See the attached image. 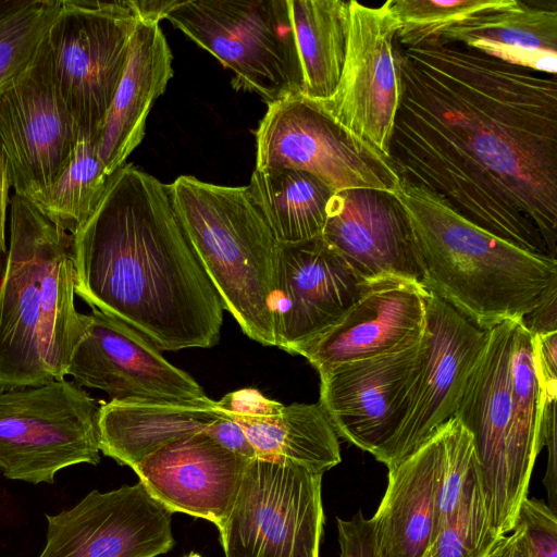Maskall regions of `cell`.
Returning a JSON list of instances; mask_svg holds the SVG:
<instances>
[{
    "label": "cell",
    "instance_id": "obj_1",
    "mask_svg": "<svg viewBox=\"0 0 557 557\" xmlns=\"http://www.w3.org/2000/svg\"><path fill=\"white\" fill-rule=\"evenodd\" d=\"M401 181L530 252H557V81L459 44L403 48Z\"/></svg>",
    "mask_w": 557,
    "mask_h": 557
},
{
    "label": "cell",
    "instance_id": "obj_2",
    "mask_svg": "<svg viewBox=\"0 0 557 557\" xmlns=\"http://www.w3.org/2000/svg\"><path fill=\"white\" fill-rule=\"evenodd\" d=\"M74 290L161 350L208 348L224 307L174 212L168 185L131 163L72 235Z\"/></svg>",
    "mask_w": 557,
    "mask_h": 557
},
{
    "label": "cell",
    "instance_id": "obj_3",
    "mask_svg": "<svg viewBox=\"0 0 557 557\" xmlns=\"http://www.w3.org/2000/svg\"><path fill=\"white\" fill-rule=\"evenodd\" d=\"M74 294L72 235L14 194L0 281V391L64 379L85 332Z\"/></svg>",
    "mask_w": 557,
    "mask_h": 557
},
{
    "label": "cell",
    "instance_id": "obj_4",
    "mask_svg": "<svg viewBox=\"0 0 557 557\" xmlns=\"http://www.w3.org/2000/svg\"><path fill=\"white\" fill-rule=\"evenodd\" d=\"M421 284L476 327L521 321L557 280V261L474 224L436 194L401 181Z\"/></svg>",
    "mask_w": 557,
    "mask_h": 557
},
{
    "label": "cell",
    "instance_id": "obj_5",
    "mask_svg": "<svg viewBox=\"0 0 557 557\" xmlns=\"http://www.w3.org/2000/svg\"><path fill=\"white\" fill-rule=\"evenodd\" d=\"M168 189L185 236L224 309L248 337L275 346L278 242L247 186L183 175Z\"/></svg>",
    "mask_w": 557,
    "mask_h": 557
},
{
    "label": "cell",
    "instance_id": "obj_6",
    "mask_svg": "<svg viewBox=\"0 0 557 557\" xmlns=\"http://www.w3.org/2000/svg\"><path fill=\"white\" fill-rule=\"evenodd\" d=\"M165 18L233 72V88L267 103L301 94L287 0H177Z\"/></svg>",
    "mask_w": 557,
    "mask_h": 557
},
{
    "label": "cell",
    "instance_id": "obj_7",
    "mask_svg": "<svg viewBox=\"0 0 557 557\" xmlns=\"http://www.w3.org/2000/svg\"><path fill=\"white\" fill-rule=\"evenodd\" d=\"M99 406L75 382L0 391V473L54 482L67 467L100 461Z\"/></svg>",
    "mask_w": 557,
    "mask_h": 557
},
{
    "label": "cell",
    "instance_id": "obj_8",
    "mask_svg": "<svg viewBox=\"0 0 557 557\" xmlns=\"http://www.w3.org/2000/svg\"><path fill=\"white\" fill-rule=\"evenodd\" d=\"M137 22L128 0H61L46 40L57 89L79 132L100 137Z\"/></svg>",
    "mask_w": 557,
    "mask_h": 557
},
{
    "label": "cell",
    "instance_id": "obj_9",
    "mask_svg": "<svg viewBox=\"0 0 557 557\" xmlns=\"http://www.w3.org/2000/svg\"><path fill=\"white\" fill-rule=\"evenodd\" d=\"M322 475L296 463L251 459L220 530L225 557H319Z\"/></svg>",
    "mask_w": 557,
    "mask_h": 557
},
{
    "label": "cell",
    "instance_id": "obj_10",
    "mask_svg": "<svg viewBox=\"0 0 557 557\" xmlns=\"http://www.w3.org/2000/svg\"><path fill=\"white\" fill-rule=\"evenodd\" d=\"M256 134V169L312 174L334 193L375 189L395 194L401 178L392 161L301 94L268 103Z\"/></svg>",
    "mask_w": 557,
    "mask_h": 557
},
{
    "label": "cell",
    "instance_id": "obj_11",
    "mask_svg": "<svg viewBox=\"0 0 557 557\" xmlns=\"http://www.w3.org/2000/svg\"><path fill=\"white\" fill-rule=\"evenodd\" d=\"M397 23L384 2L349 1L346 53L334 92L312 100L346 131L391 160L403 83L397 62Z\"/></svg>",
    "mask_w": 557,
    "mask_h": 557
},
{
    "label": "cell",
    "instance_id": "obj_12",
    "mask_svg": "<svg viewBox=\"0 0 557 557\" xmlns=\"http://www.w3.org/2000/svg\"><path fill=\"white\" fill-rule=\"evenodd\" d=\"M79 128L62 101L46 37L0 98V143L15 194L35 202L71 162Z\"/></svg>",
    "mask_w": 557,
    "mask_h": 557
},
{
    "label": "cell",
    "instance_id": "obj_13",
    "mask_svg": "<svg viewBox=\"0 0 557 557\" xmlns=\"http://www.w3.org/2000/svg\"><path fill=\"white\" fill-rule=\"evenodd\" d=\"M421 355L420 339L403 350L319 373V404L337 436L383 463L404 421Z\"/></svg>",
    "mask_w": 557,
    "mask_h": 557
},
{
    "label": "cell",
    "instance_id": "obj_14",
    "mask_svg": "<svg viewBox=\"0 0 557 557\" xmlns=\"http://www.w3.org/2000/svg\"><path fill=\"white\" fill-rule=\"evenodd\" d=\"M422 355L404 421L387 451L389 468L455 417L468 375L487 337L447 302L426 292Z\"/></svg>",
    "mask_w": 557,
    "mask_h": 557
},
{
    "label": "cell",
    "instance_id": "obj_15",
    "mask_svg": "<svg viewBox=\"0 0 557 557\" xmlns=\"http://www.w3.org/2000/svg\"><path fill=\"white\" fill-rule=\"evenodd\" d=\"M171 516L140 482L92 490L72 508L46 515L38 557H157L174 545Z\"/></svg>",
    "mask_w": 557,
    "mask_h": 557
},
{
    "label": "cell",
    "instance_id": "obj_16",
    "mask_svg": "<svg viewBox=\"0 0 557 557\" xmlns=\"http://www.w3.org/2000/svg\"><path fill=\"white\" fill-rule=\"evenodd\" d=\"M372 282L322 236L278 243L273 305L275 346L297 355L333 326Z\"/></svg>",
    "mask_w": 557,
    "mask_h": 557
},
{
    "label": "cell",
    "instance_id": "obj_17",
    "mask_svg": "<svg viewBox=\"0 0 557 557\" xmlns=\"http://www.w3.org/2000/svg\"><path fill=\"white\" fill-rule=\"evenodd\" d=\"M513 322L487 331L485 346L467 377L455 417L470 432L492 520L500 535L512 531L518 513L510 483V355Z\"/></svg>",
    "mask_w": 557,
    "mask_h": 557
},
{
    "label": "cell",
    "instance_id": "obj_18",
    "mask_svg": "<svg viewBox=\"0 0 557 557\" xmlns=\"http://www.w3.org/2000/svg\"><path fill=\"white\" fill-rule=\"evenodd\" d=\"M66 375L112 399L193 400L207 396L187 372L168 361L149 338L122 320L92 309Z\"/></svg>",
    "mask_w": 557,
    "mask_h": 557
},
{
    "label": "cell",
    "instance_id": "obj_19",
    "mask_svg": "<svg viewBox=\"0 0 557 557\" xmlns=\"http://www.w3.org/2000/svg\"><path fill=\"white\" fill-rule=\"evenodd\" d=\"M250 460L202 432L162 446L132 469L170 512L206 519L220 531Z\"/></svg>",
    "mask_w": 557,
    "mask_h": 557
},
{
    "label": "cell",
    "instance_id": "obj_20",
    "mask_svg": "<svg viewBox=\"0 0 557 557\" xmlns=\"http://www.w3.org/2000/svg\"><path fill=\"white\" fill-rule=\"evenodd\" d=\"M426 292L420 283L404 278L374 281L333 326L297 355L321 373L343 362L408 348L424 331Z\"/></svg>",
    "mask_w": 557,
    "mask_h": 557
},
{
    "label": "cell",
    "instance_id": "obj_21",
    "mask_svg": "<svg viewBox=\"0 0 557 557\" xmlns=\"http://www.w3.org/2000/svg\"><path fill=\"white\" fill-rule=\"evenodd\" d=\"M321 236L368 281L396 277L421 284L411 231L394 194L334 193Z\"/></svg>",
    "mask_w": 557,
    "mask_h": 557
},
{
    "label": "cell",
    "instance_id": "obj_22",
    "mask_svg": "<svg viewBox=\"0 0 557 557\" xmlns=\"http://www.w3.org/2000/svg\"><path fill=\"white\" fill-rule=\"evenodd\" d=\"M218 403L243 428L256 458L320 474L342 460L338 436L319 403L283 405L253 388L231 392Z\"/></svg>",
    "mask_w": 557,
    "mask_h": 557
},
{
    "label": "cell",
    "instance_id": "obj_23",
    "mask_svg": "<svg viewBox=\"0 0 557 557\" xmlns=\"http://www.w3.org/2000/svg\"><path fill=\"white\" fill-rule=\"evenodd\" d=\"M172 60L159 23L138 20L99 137V156L109 176L144 139L148 113L173 76Z\"/></svg>",
    "mask_w": 557,
    "mask_h": 557
},
{
    "label": "cell",
    "instance_id": "obj_24",
    "mask_svg": "<svg viewBox=\"0 0 557 557\" xmlns=\"http://www.w3.org/2000/svg\"><path fill=\"white\" fill-rule=\"evenodd\" d=\"M438 469L437 431L388 468L385 494L370 518L379 557H423L434 533Z\"/></svg>",
    "mask_w": 557,
    "mask_h": 557
},
{
    "label": "cell",
    "instance_id": "obj_25",
    "mask_svg": "<svg viewBox=\"0 0 557 557\" xmlns=\"http://www.w3.org/2000/svg\"><path fill=\"white\" fill-rule=\"evenodd\" d=\"M224 414L208 396L193 400L111 399L99 408L100 451L133 468L162 446L208 429Z\"/></svg>",
    "mask_w": 557,
    "mask_h": 557
},
{
    "label": "cell",
    "instance_id": "obj_26",
    "mask_svg": "<svg viewBox=\"0 0 557 557\" xmlns=\"http://www.w3.org/2000/svg\"><path fill=\"white\" fill-rule=\"evenodd\" d=\"M438 38L534 72H557L556 8L507 0L448 28Z\"/></svg>",
    "mask_w": 557,
    "mask_h": 557
},
{
    "label": "cell",
    "instance_id": "obj_27",
    "mask_svg": "<svg viewBox=\"0 0 557 557\" xmlns=\"http://www.w3.org/2000/svg\"><path fill=\"white\" fill-rule=\"evenodd\" d=\"M511 420L509 472L513 499L521 507L537 455L544 447L546 393L539 375L533 335L521 321L513 322L510 355Z\"/></svg>",
    "mask_w": 557,
    "mask_h": 557
},
{
    "label": "cell",
    "instance_id": "obj_28",
    "mask_svg": "<svg viewBox=\"0 0 557 557\" xmlns=\"http://www.w3.org/2000/svg\"><path fill=\"white\" fill-rule=\"evenodd\" d=\"M301 71V95L324 100L335 90L344 65L349 1L287 0Z\"/></svg>",
    "mask_w": 557,
    "mask_h": 557
},
{
    "label": "cell",
    "instance_id": "obj_29",
    "mask_svg": "<svg viewBox=\"0 0 557 557\" xmlns=\"http://www.w3.org/2000/svg\"><path fill=\"white\" fill-rule=\"evenodd\" d=\"M247 189L278 243L322 235L334 191L318 177L287 168L255 169Z\"/></svg>",
    "mask_w": 557,
    "mask_h": 557
},
{
    "label": "cell",
    "instance_id": "obj_30",
    "mask_svg": "<svg viewBox=\"0 0 557 557\" xmlns=\"http://www.w3.org/2000/svg\"><path fill=\"white\" fill-rule=\"evenodd\" d=\"M99 137L79 132L67 168L34 203L73 235L95 212L109 183L98 150Z\"/></svg>",
    "mask_w": 557,
    "mask_h": 557
},
{
    "label": "cell",
    "instance_id": "obj_31",
    "mask_svg": "<svg viewBox=\"0 0 557 557\" xmlns=\"http://www.w3.org/2000/svg\"><path fill=\"white\" fill-rule=\"evenodd\" d=\"M436 431L440 437V469L433 537L482 484L470 432L456 417Z\"/></svg>",
    "mask_w": 557,
    "mask_h": 557
},
{
    "label": "cell",
    "instance_id": "obj_32",
    "mask_svg": "<svg viewBox=\"0 0 557 557\" xmlns=\"http://www.w3.org/2000/svg\"><path fill=\"white\" fill-rule=\"evenodd\" d=\"M61 0H33L0 23V98L35 59Z\"/></svg>",
    "mask_w": 557,
    "mask_h": 557
},
{
    "label": "cell",
    "instance_id": "obj_33",
    "mask_svg": "<svg viewBox=\"0 0 557 557\" xmlns=\"http://www.w3.org/2000/svg\"><path fill=\"white\" fill-rule=\"evenodd\" d=\"M506 2L507 0L386 1L397 23V42L403 48L438 38L448 28Z\"/></svg>",
    "mask_w": 557,
    "mask_h": 557
},
{
    "label": "cell",
    "instance_id": "obj_34",
    "mask_svg": "<svg viewBox=\"0 0 557 557\" xmlns=\"http://www.w3.org/2000/svg\"><path fill=\"white\" fill-rule=\"evenodd\" d=\"M502 536L481 484L437 531L423 557H486Z\"/></svg>",
    "mask_w": 557,
    "mask_h": 557
},
{
    "label": "cell",
    "instance_id": "obj_35",
    "mask_svg": "<svg viewBox=\"0 0 557 557\" xmlns=\"http://www.w3.org/2000/svg\"><path fill=\"white\" fill-rule=\"evenodd\" d=\"M517 522L525 528L534 557H557V515L543 500L527 497Z\"/></svg>",
    "mask_w": 557,
    "mask_h": 557
},
{
    "label": "cell",
    "instance_id": "obj_36",
    "mask_svg": "<svg viewBox=\"0 0 557 557\" xmlns=\"http://www.w3.org/2000/svg\"><path fill=\"white\" fill-rule=\"evenodd\" d=\"M339 557H379L371 519L358 510L350 519L336 518Z\"/></svg>",
    "mask_w": 557,
    "mask_h": 557
},
{
    "label": "cell",
    "instance_id": "obj_37",
    "mask_svg": "<svg viewBox=\"0 0 557 557\" xmlns=\"http://www.w3.org/2000/svg\"><path fill=\"white\" fill-rule=\"evenodd\" d=\"M545 393L543 441L548 458L543 483L548 496V507L557 513L556 389L549 388Z\"/></svg>",
    "mask_w": 557,
    "mask_h": 557
},
{
    "label": "cell",
    "instance_id": "obj_38",
    "mask_svg": "<svg viewBox=\"0 0 557 557\" xmlns=\"http://www.w3.org/2000/svg\"><path fill=\"white\" fill-rule=\"evenodd\" d=\"M521 322L532 335L557 332V280L546 287L537 304Z\"/></svg>",
    "mask_w": 557,
    "mask_h": 557
},
{
    "label": "cell",
    "instance_id": "obj_39",
    "mask_svg": "<svg viewBox=\"0 0 557 557\" xmlns=\"http://www.w3.org/2000/svg\"><path fill=\"white\" fill-rule=\"evenodd\" d=\"M227 450L248 459H255L256 453L243 428L226 412L206 432Z\"/></svg>",
    "mask_w": 557,
    "mask_h": 557
},
{
    "label": "cell",
    "instance_id": "obj_40",
    "mask_svg": "<svg viewBox=\"0 0 557 557\" xmlns=\"http://www.w3.org/2000/svg\"><path fill=\"white\" fill-rule=\"evenodd\" d=\"M12 187L5 156L0 143V258L7 253L5 222L10 203L9 190Z\"/></svg>",
    "mask_w": 557,
    "mask_h": 557
},
{
    "label": "cell",
    "instance_id": "obj_41",
    "mask_svg": "<svg viewBox=\"0 0 557 557\" xmlns=\"http://www.w3.org/2000/svg\"><path fill=\"white\" fill-rule=\"evenodd\" d=\"M138 20L160 23L176 4L177 0H128Z\"/></svg>",
    "mask_w": 557,
    "mask_h": 557
},
{
    "label": "cell",
    "instance_id": "obj_42",
    "mask_svg": "<svg viewBox=\"0 0 557 557\" xmlns=\"http://www.w3.org/2000/svg\"><path fill=\"white\" fill-rule=\"evenodd\" d=\"M511 532L509 557H534L532 542L525 528L517 522Z\"/></svg>",
    "mask_w": 557,
    "mask_h": 557
},
{
    "label": "cell",
    "instance_id": "obj_43",
    "mask_svg": "<svg viewBox=\"0 0 557 557\" xmlns=\"http://www.w3.org/2000/svg\"><path fill=\"white\" fill-rule=\"evenodd\" d=\"M32 1L33 0H0V23L30 4Z\"/></svg>",
    "mask_w": 557,
    "mask_h": 557
},
{
    "label": "cell",
    "instance_id": "obj_44",
    "mask_svg": "<svg viewBox=\"0 0 557 557\" xmlns=\"http://www.w3.org/2000/svg\"><path fill=\"white\" fill-rule=\"evenodd\" d=\"M509 535H503L486 557H509Z\"/></svg>",
    "mask_w": 557,
    "mask_h": 557
},
{
    "label": "cell",
    "instance_id": "obj_45",
    "mask_svg": "<svg viewBox=\"0 0 557 557\" xmlns=\"http://www.w3.org/2000/svg\"><path fill=\"white\" fill-rule=\"evenodd\" d=\"M190 557H198V556H190Z\"/></svg>",
    "mask_w": 557,
    "mask_h": 557
}]
</instances>
